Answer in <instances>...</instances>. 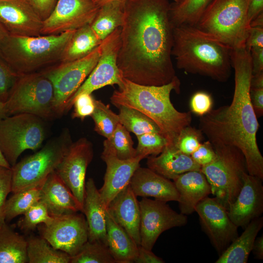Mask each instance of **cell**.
Listing matches in <instances>:
<instances>
[{"label":"cell","mask_w":263,"mask_h":263,"mask_svg":"<svg viewBox=\"0 0 263 263\" xmlns=\"http://www.w3.org/2000/svg\"><path fill=\"white\" fill-rule=\"evenodd\" d=\"M168 0H127L117 65L135 83L161 86L179 79L171 59L174 26Z\"/></svg>","instance_id":"6da1fadb"},{"label":"cell","mask_w":263,"mask_h":263,"mask_svg":"<svg viewBox=\"0 0 263 263\" xmlns=\"http://www.w3.org/2000/svg\"><path fill=\"white\" fill-rule=\"evenodd\" d=\"M235 87L230 105L212 109L200 117L199 129L212 144L235 147L243 153L249 174L263 179V157L259 149L257 117L250 99L252 66L245 46L231 51Z\"/></svg>","instance_id":"7a4b0ae2"},{"label":"cell","mask_w":263,"mask_h":263,"mask_svg":"<svg viewBox=\"0 0 263 263\" xmlns=\"http://www.w3.org/2000/svg\"><path fill=\"white\" fill-rule=\"evenodd\" d=\"M179 79L161 86L140 85L123 78L122 85L115 90L110 100L118 108L125 106L137 110L153 121L170 143L192 121L190 112L177 110L170 100L172 90L180 93Z\"/></svg>","instance_id":"3957f363"},{"label":"cell","mask_w":263,"mask_h":263,"mask_svg":"<svg viewBox=\"0 0 263 263\" xmlns=\"http://www.w3.org/2000/svg\"><path fill=\"white\" fill-rule=\"evenodd\" d=\"M231 49L196 26L173 28L171 51L177 67L185 72L226 81L231 74Z\"/></svg>","instance_id":"277c9868"},{"label":"cell","mask_w":263,"mask_h":263,"mask_svg":"<svg viewBox=\"0 0 263 263\" xmlns=\"http://www.w3.org/2000/svg\"><path fill=\"white\" fill-rule=\"evenodd\" d=\"M75 31L36 37L9 34L0 44V54L19 75L39 72L60 62Z\"/></svg>","instance_id":"5b68a950"},{"label":"cell","mask_w":263,"mask_h":263,"mask_svg":"<svg viewBox=\"0 0 263 263\" xmlns=\"http://www.w3.org/2000/svg\"><path fill=\"white\" fill-rule=\"evenodd\" d=\"M248 0H213L196 27L231 49L245 45Z\"/></svg>","instance_id":"8992f818"},{"label":"cell","mask_w":263,"mask_h":263,"mask_svg":"<svg viewBox=\"0 0 263 263\" xmlns=\"http://www.w3.org/2000/svg\"><path fill=\"white\" fill-rule=\"evenodd\" d=\"M216 156L210 164L202 166L211 189V194L227 210L240 192L244 174L247 172L245 158L240 150L231 146L213 145Z\"/></svg>","instance_id":"52a82bcc"},{"label":"cell","mask_w":263,"mask_h":263,"mask_svg":"<svg viewBox=\"0 0 263 263\" xmlns=\"http://www.w3.org/2000/svg\"><path fill=\"white\" fill-rule=\"evenodd\" d=\"M67 129L49 140L38 151L11 167L12 191L14 193L43 183L55 171L72 143Z\"/></svg>","instance_id":"ba28073f"},{"label":"cell","mask_w":263,"mask_h":263,"mask_svg":"<svg viewBox=\"0 0 263 263\" xmlns=\"http://www.w3.org/2000/svg\"><path fill=\"white\" fill-rule=\"evenodd\" d=\"M51 81L40 71L19 75L4 103L8 116L29 113L44 120L56 117Z\"/></svg>","instance_id":"9c48e42d"},{"label":"cell","mask_w":263,"mask_h":263,"mask_svg":"<svg viewBox=\"0 0 263 263\" xmlns=\"http://www.w3.org/2000/svg\"><path fill=\"white\" fill-rule=\"evenodd\" d=\"M46 135L42 118L29 113L9 115L0 120V149L11 167L25 150H36Z\"/></svg>","instance_id":"30bf717a"},{"label":"cell","mask_w":263,"mask_h":263,"mask_svg":"<svg viewBox=\"0 0 263 263\" xmlns=\"http://www.w3.org/2000/svg\"><path fill=\"white\" fill-rule=\"evenodd\" d=\"M101 51L100 44L82 58L59 62L40 71L53 84L54 90L53 108L56 117L62 115L67 112L71 97L95 66Z\"/></svg>","instance_id":"8fae6325"},{"label":"cell","mask_w":263,"mask_h":263,"mask_svg":"<svg viewBox=\"0 0 263 263\" xmlns=\"http://www.w3.org/2000/svg\"><path fill=\"white\" fill-rule=\"evenodd\" d=\"M38 228L41 236L52 246L71 257L76 254L88 241V225L81 213L53 216L49 223L41 224Z\"/></svg>","instance_id":"7c38bea8"},{"label":"cell","mask_w":263,"mask_h":263,"mask_svg":"<svg viewBox=\"0 0 263 263\" xmlns=\"http://www.w3.org/2000/svg\"><path fill=\"white\" fill-rule=\"evenodd\" d=\"M140 208V245L151 250L162 233L175 227L186 225L187 215L173 210L166 202L143 198Z\"/></svg>","instance_id":"4fadbf2b"},{"label":"cell","mask_w":263,"mask_h":263,"mask_svg":"<svg viewBox=\"0 0 263 263\" xmlns=\"http://www.w3.org/2000/svg\"><path fill=\"white\" fill-rule=\"evenodd\" d=\"M120 35L121 27H119L102 40L100 56L95 66L72 96L69 103L79 94H92L108 85L116 84L119 87L122 85L124 77L117 65Z\"/></svg>","instance_id":"5bb4252c"},{"label":"cell","mask_w":263,"mask_h":263,"mask_svg":"<svg viewBox=\"0 0 263 263\" xmlns=\"http://www.w3.org/2000/svg\"><path fill=\"white\" fill-rule=\"evenodd\" d=\"M201 227L220 256L239 236L237 227L227 210L214 198L208 196L196 206Z\"/></svg>","instance_id":"9a60e30c"},{"label":"cell","mask_w":263,"mask_h":263,"mask_svg":"<svg viewBox=\"0 0 263 263\" xmlns=\"http://www.w3.org/2000/svg\"><path fill=\"white\" fill-rule=\"evenodd\" d=\"M99 8L93 0H57L43 21L41 35H58L90 24Z\"/></svg>","instance_id":"2e32d148"},{"label":"cell","mask_w":263,"mask_h":263,"mask_svg":"<svg viewBox=\"0 0 263 263\" xmlns=\"http://www.w3.org/2000/svg\"><path fill=\"white\" fill-rule=\"evenodd\" d=\"M92 143L86 138L72 142L55 170L83 207L87 169L93 158Z\"/></svg>","instance_id":"e0dca14e"},{"label":"cell","mask_w":263,"mask_h":263,"mask_svg":"<svg viewBox=\"0 0 263 263\" xmlns=\"http://www.w3.org/2000/svg\"><path fill=\"white\" fill-rule=\"evenodd\" d=\"M43 21L29 0H0V22L9 35L40 36Z\"/></svg>","instance_id":"ac0fdd59"},{"label":"cell","mask_w":263,"mask_h":263,"mask_svg":"<svg viewBox=\"0 0 263 263\" xmlns=\"http://www.w3.org/2000/svg\"><path fill=\"white\" fill-rule=\"evenodd\" d=\"M263 179L250 175H243V184L234 201L230 205L227 213L232 222L244 228L263 212Z\"/></svg>","instance_id":"d6986e66"},{"label":"cell","mask_w":263,"mask_h":263,"mask_svg":"<svg viewBox=\"0 0 263 263\" xmlns=\"http://www.w3.org/2000/svg\"><path fill=\"white\" fill-rule=\"evenodd\" d=\"M101 158L106 164L104 183L98 190L103 205L108 208L111 202L128 185L144 158L140 156L127 160L117 158L112 153L104 151Z\"/></svg>","instance_id":"ffe728a7"},{"label":"cell","mask_w":263,"mask_h":263,"mask_svg":"<svg viewBox=\"0 0 263 263\" xmlns=\"http://www.w3.org/2000/svg\"><path fill=\"white\" fill-rule=\"evenodd\" d=\"M53 216L83 212V207L55 171L51 173L41 189L40 199Z\"/></svg>","instance_id":"44dd1931"},{"label":"cell","mask_w":263,"mask_h":263,"mask_svg":"<svg viewBox=\"0 0 263 263\" xmlns=\"http://www.w3.org/2000/svg\"><path fill=\"white\" fill-rule=\"evenodd\" d=\"M129 185L136 196L152 197L166 202H178L179 200V194L173 182L148 168L138 167Z\"/></svg>","instance_id":"7402d4cb"},{"label":"cell","mask_w":263,"mask_h":263,"mask_svg":"<svg viewBox=\"0 0 263 263\" xmlns=\"http://www.w3.org/2000/svg\"><path fill=\"white\" fill-rule=\"evenodd\" d=\"M116 222L140 245V208L137 196L128 185L111 202L107 208Z\"/></svg>","instance_id":"603a6c76"},{"label":"cell","mask_w":263,"mask_h":263,"mask_svg":"<svg viewBox=\"0 0 263 263\" xmlns=\"http://www.w3.org/2000/svg\"><path fill=\"white\" fill-rule=\"evenodd\" d=\"M179 194L180 213L190 215L196 205L211 194L210 186L201 170H191L181 174L173 180Z\"/></svg>","instance_id":"cb8c5ba5"},{"label":"cell","mask_w":263,"mask_h":263,"mask_svg":"<svg viewBox=\"0 0 263 263\" xmlns=\"http://www.w3.org/2000/svg\"><path fill=\"white\" fill-rule=\"evenodd\" d=\"M148 168L169 179L191 170H200L201 167L190 155L181 152L173 143H169L158 155L147 157Z\"/></svg>","instance_id":"d4e9b609"},{"label":"cell","mask_w":263,"mask_h":263,"mask_svg":"<svg viewBox=\"0 0 263 263\" xmlns=\"http://www.w3.org/2000/svg\"><path fill=\"white\" fill-rule=\"evenodd\" d=\"M93 178L85 183L83 213L88 225V241L106 244V210Z\"/></svg>","instance_id":"484cf974"},{"label":"cell","mask_w":263,"mask_h":263,"mask_svg":"<svg viewBox=\"0 0 263 263\" xmlns=\"http://www.w3.org/2000/svg\"><path fill=\"white\" fill-rule=\"evenodd\" d=\"M106 245L116 263H132L138 254V246L127 231L106 210Z\"/></svg>","instance_id":"4316f807"},{"label":"cell","mask_w":263,"mask_h":263,"mask_svg":"<svg viewBox=\"0 0 263 263\" xmlns=\"http://www.w3.org/2000/svg\"><path fill=\"white\" fill-rule=\"evenodd\" d=\"M263 226V218L252 220L219 256L216 263H246L252 251L254 241Z\"/></svg>","instance_id":"83f0119b"},{"label":"cell","mask_w":263,"mask_h":263,"mask_svg":"<svg viewBox=\"0 0 263 263\" xmlns=\"http://www.w3.org/2000/svg\"><path fill=\"white\" fill-rule=\"evenodd\" d=\"M126 2L114 0L101 5L90 24L96 37L101 41L116 29L121 27L124 18Z\"/></svg>","instance_id":"f1b7e54d"},{"label":"cell","mask_w":263,"mask_h":263,"mask_svg":"<svg viewBox=\"0 0 263 263\" xmlns=\"http://www.w3.org/2000/svg\"><path fill=\"white\" fill-rule=\"evenodd\" d=\"M27 242L6 223L0 226V263L28 262Z\"/></svg>","instance_id":"f546056e"},{"label":"cell","mask_w":263,"mask_h":263,"mask_svg":"<svg viewBox=\"0 0 263 263\" xmlns=\"http://www.w3.org/2000/svg\"><path fill=\"white\" fill-rule=\"evenodd\" d=\"M90 24L75 31L62 54L60 62H67L82 58L91 53L102 42Z\"/></svg>","instance_id":"4dcf8cb0"},{"label":"cell","mask_w":263,"mask_h":263,"mask_svg":"<svg viewBox=\"0 0 263 263\" xmlns=\"http://www.w3.org/2000/svg\"><path fill=\"white\" fill-rule=\"evenodd\" d=\"M212 0H183L180 3H170L169 15L173 26H196Z\"/></svg>","instance_id":"1f68e13d"},{"label":"cell","mask_w":263,"mask_h":263,"mask_svg":"<svg viewBox=\"0 0 263 263\" xmlns=\"http://www.w3.org/2000/svg\"><path fill=\"white\" fill-rule=\"evenodd\" d=\"M27 254L29 263H69L71 256L54 248L43 237H31L27 240Z\"/></svg>","instance_id":"d6a6232c"},{"label":"cell","mask_w":263,"mask_h":263,"mask_svg":"<svg viewBox=\"0 0 263 263\" xmlns=\"http://www.w3.org/2000/svg\"><path fill=\"white\" fill-rule=\"evenodd\" d=\"M118 108L120 123L130 132L136 136L150 132L162 133L156 123L140 111L123 106Z\"/></svg>","instance_id":"836d02e7"},{"label":"cell","mask_w":263,"mask_h":263,"mask_svg":"<svg viewBox=\"0 0 263 263\" xmlns=\"http://www.w3.org/2000/svg\"><path fill=\"white\" fill-rule=\"evenodd\" d=\"M43 184L14 193L7 199L5 207L6 222L23 214L33 204L40 200Z\"/></svg>","instance_id":"e575fe53"},{"label":"cell","mask_w":263,"mask_h":263,"mask_svg":"<svg viewBox=\"0 0 263 263\" xmlns=\"http://www.w3.org/2000/svg\"><path fill=\"white\" fill-rule=\"evenodd\" d=\"M103 150L114 154L122 160H127L136 156V149L130 132L120 123L111 137L103 142Z\"/></svg>","instance_id":"d590c367"},{"label":"cell","mask_w":263,"mask_h":263,"mask_svg":"<svg viewBox=\"0 0 263 263\" xmlns=\"http://www.w3.org/2000/svg\"><path fill=\"white\" fill-rule=\"evenodd\" d=\"M70 263H116V262L105 243L87 241L76 254L71 257Z\"/></svg>","instance_id":"8d00e7d4"},{"label":"cell","mask_w":263,"mask_h":263,"mask_svg":"<svg viewBox=\"0 0 263 263\" xmlns=\"http://www.w3.org/2000/svg\"><path fill=\"white\" fill-rule=\"evenodd\" d=\"M94 123V131L108 138L112 136L119 122L118 115L100 100L95 99L94 110L91 115Z\"/></svg>","instance_id":"74e56055"},{"label":"cell","mask_w":263,"mask_h":263,"mask_svg":"<svg viewBox=\"0 0 263 263\" xmlns=\"http://www.w3.org/2000/svg\"><path fill=\"white\" fill-rule=\"evenodd\" d=\"M136 137L138 140L136 156H140L144 159L150 156L158 155L170 143L161 133H146Z\"/></svg>","instance_id":"f35d334b"},{"label":"cell","mask_w":263,"mask_h":263,"mask_svg":"<svg viewBox=\"0 0 263 263\" xmlns=\"http://www.w3.org/2000/svg\"><path fill=\"white\" fill-rule=\"evenodd\" d=\"M52 219L46 206L40 200L23 214V217L19 222V226L24 231L33 230L38 225L49 223Z\"/></svg>","instance_id":"ab89813d"},{"label":"cell","mask_w":263,"mask_h":263,"mask_svg":"<svg viewBox=\"0 0 263 263\" xmlns=\"http://www.w3.org/2000/svg\"><path fill=\"white\" fill-rule=\"evenodd\" d=\"M204 134L199 129L188 126L179 132L173 144L181 152L190 155L200 146Z\"/></svg>","instance_id":"60d3db41"},{"label":"cell","mask_w":263,"mask_h":263,"mask_svg":"<svg viewBox=\"0 0 263 263\" xmlns=\"http://www.w3.org/2000/svg\"><path fill=\"white\" fill-rule=\"evenodd\" d=\"M95 99L92 94H79L70 101L67 112L74 106L72 117L83 120L86 117L91 116L93 113L95 108Z\"/></svg>","instance_id":"b9f144b4"},{"label":"cell","mask_w":263,"mask_h":263,"mask_svg":"<svg viewBox=\"0 0 263 263\" xmlns=\"http://www.w3.org/2000/svg\"><path fill=\"white\" fill-rule=\"evenodd\" d=\"M18 76L0 54V102H6Z\"/></svg>","instance_id":"7bdbcfd3"},{"label":"cell","mask_w":263,"mask_h":263,"mask_svg":"<svg viewBox=\"0 0 263 263\" xmlns=\"http://www.w3.org/2000/svg\"><path fill=\"white\" fill-rule=\"evenodd\" d=\"M11 168L0 166V226L6 223L5 207L7 197L12 191Z\"/></svg>","instance_id":"ee69618b"},{"label":"cell","mask_w":263,"mask_h":263,"mask_svg":"<svg viewBox=\"0 0 263 263\" xmlns=\"http://www.w3.org/2000/svg\"><path fill=\"white\" fill-rule=\"evenodd\" d=\"M189 106L191 113L201 117L212 109L213 99L208 93L204 91H198L191 96Z\"/></svg>","instance_id":"f6af8a7d"},{"label":"cell","mask_w":263,"mask_h":263,"mask_svg":"<svg viewBox=\"0 0 263 263\" xmlns=\"http://www.w3.org/2000/svg\"><path fill=\"white\" fill-rule=\"evenodd\" d=\"M190 156L197 164L202 167L212 162L215 158L216 153L212 144L207 140L202 142Z\"/></svg>","instance_id":"bcb514c9"},{"label":"cell","mask_w":263,"mask_h":263,"mask_svg":"<svg viewBox=\"0 0 263 263\" xmlns=\"http://www.w3.org/2000/svg\"><path fill=\"white\" fill-rule=\"evenodd\" d=\"M245 46L249 50L254 47H263V27H251L248 29Z\"/></svg>","instance_id":"7dc6e473"},{"label":"cell","mask_w":263,"mask_h":263,"mask_svg":"<svg viewBox=\"0 0 263 263\" xmlns=\"http://www.w3.org/2000/svg\"><path fill=\"white\" fill-rule=\"evenodd\" d=\"M29 1L44 20L52 12L57 0H29Z\"/></svg>","instance_id":"c3c4849f"},{"label":"cell","mask_w":263,"mask_h":263,"mask_svg":"<svg viewBox=\"0 0 263 263\" xmlns=\"http://www.w3.org/2000/svg\"><path fill=\"white\" fill-rule=\"evenodd\" d=\"M251 104L257 117L263 115V88H250Z\"/></svg>","instance_id":"681fc988"},{"label":"cell","mask_w":263,"mask_h":263,"mask_svg":"<svg viewBox=\"0 0 263 263\" xmlns=\"http://www.w3.org/2000/svg\"><path fill=\"white\" fill-rule=\"evenodd\" d=\"M252 75L263 72V47H254L250 49Z\"/></svg>","instance_id":"f907efd6"},{"label":"cell","mask_w":263,"mask_h":263,"mask_svg":"<svg viewBox=\"0 0 263 263\" xmlns=\"http://www.w3.org/2000/svg\"><path fill=\"white\" fill-rule=\"evenodd\" d=\"M136 263H163L164 261L155 255L151 250L138 246V254L134 261Z\"/></svg>","instance_id":"816d5d0a"},{"label":"cell","mask_w":263,"mask_h":263,"mask_svg":"<svg viewBox=\"0 0 263 263\" xmlns=\"http://www.w3.org/2000/svg\"><path fill=\"white\" fill-rule=\"evenodd\" d=\"M263 12V0H248L247 11V23L250 22L260 13Z\"/></svg>","instance_id":"f5cc1de1"},{"label":"cell","mask_w":263,"mask_h":263,"mask_svg":"<svg viewBox=\"0 0 263 263\" xmlns=\"http://www.w3.org/2000/svg\"><path fill=\"white\" fill-rule=\"evenodd\" d=\"M251 252L255 258L259 260L263 259V235L256 238Z\"/></svg>","instance_id":"db71d44e"},{"label":"cell","mask_w":263,"mask_h":263,"mask_svg":"<svg viewBox=\"0 0 263 263\" xmlns=\"http://www.w3.org/2000/svg\"><path fill=\"white\" fill-rule=\"evenodd\" d=\"M250 88H263V72L252 75Z\"/></svg>","instance_id":"11a10c76"},{"label":"cell","mask_w":263,"mask_h":263,"mask_svg":"<svg viewBox=\"0 0 263 263\" xmlns=\"http://www.w3.org/2000/svg\"><path fill=\"white\" fill-rule=\"evenodd\" d=\"M249 26L263 27V12L258 15L250 22Z\"/></svg>","instance_id":"9f6ffc18"},{"label":"cell","mask_w":263,"mask_h":263,"mask_svg":"<svg viewBox=\"0 0 263 263\" xmlns=\"http://www.w3.org/2000/svg\"><path fill=\"white\" fill-rule=\"evenodd\" d=\"M9 35L8 32L0 22V44L2 41Z\"/></svg>","instance_id":"6f0895ef"},{"label":"cell","mask_w":263,"mask_h":263,"mask_svg":"<svg viewBox=\"0 0 263 263\" xmlns=\"http://www.w3.org/2000/svg\"><path fill=\"white\" fill-rule=\"evenodd\" d=\"M5 109L4 103L0 102V120L7 116Z\"/></svg>","instance_id":"680465c9"},{"label":"cell","mask_w":263,"mask_h":263,"mask_svg":"<svg viewBox=\"0 0 263 263\" xmlns=\"http://www.w3.org/2000/svg\"><path fill=\"white\" fill-rule=\"evenodd\" d=\"M0 166H4L7 168H11V166L7 162L3 155L2 154L0 149Z\"/></svg>","instance_id":"91938a15"},{"label":"cell","mask_w":263,"mask_h":263,"mask_svg":"<svg viewBox=\"0 0 263 263\" xmlns=\"http://www.w3.org/2000/svg\"><path fill=\"white\" fill-rule=\"evenodd\" d=\"M93 1L98 6L100 7L103 4L112 1L120 0L126 2L127 0H93Z\"/></svg>","instance_id":"94428289"},{"label":"cell","mask_w":263,"mask_h":263,"mask_svg":"<svg viewBox=\"0 0 263 263\" xmlns=\"http://www.w3.org/2000/svg\"><path fill=\"white\" fill-rule=\"evenodd\" d=\"M174 0V2L175 3H180L181 2V1H182L183 0Z\"/></svg>","instance_id":"6125c7cd"}]
</instances>
